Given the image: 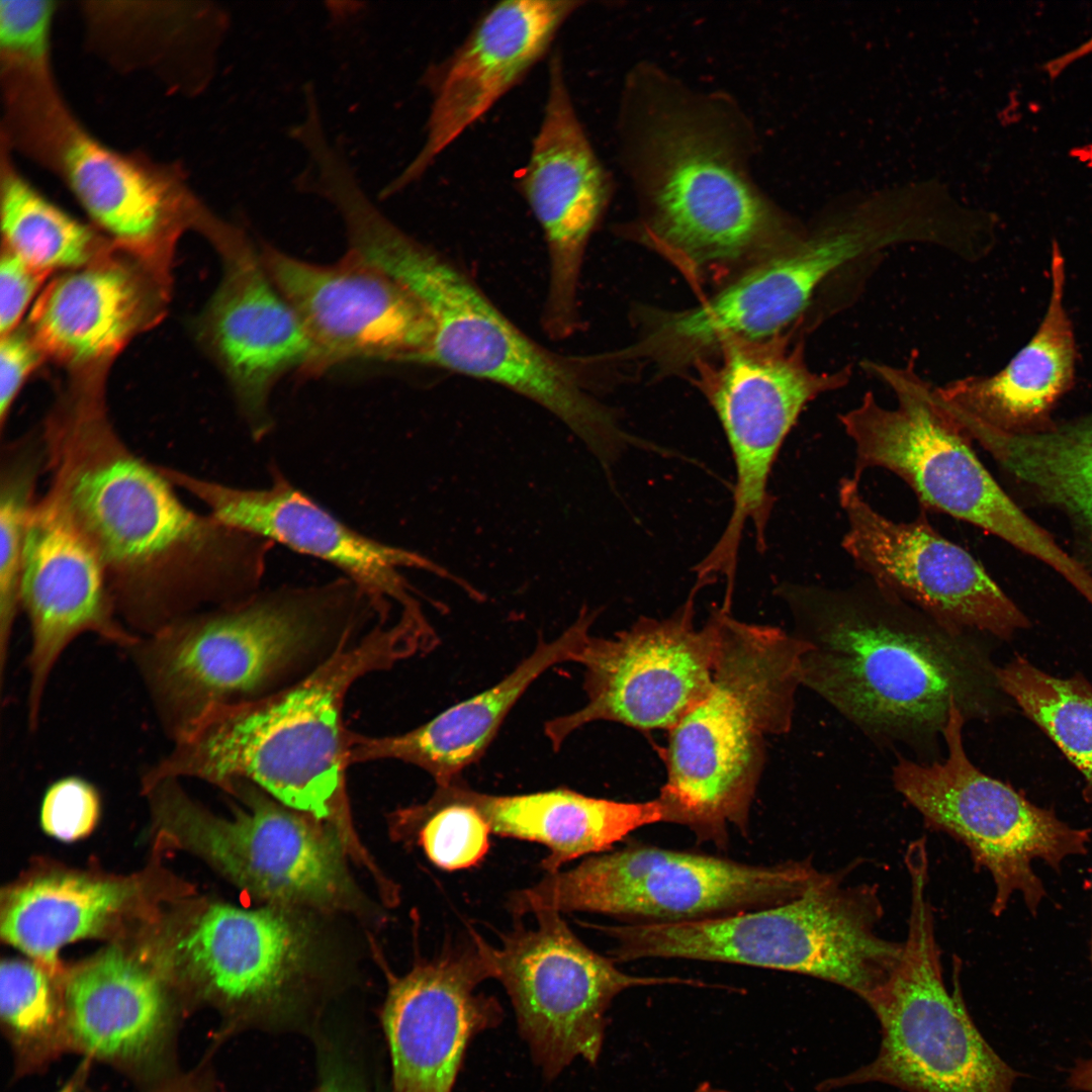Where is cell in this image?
I'll list each match as a JSON object with an SVG mask.
<instances>
[{"instance_id": "cell-25", "label": "cell", "mask_w": 1092, "mask_h": 1092, "mask_svg": "<svg viewBox=\"0 0 1092 1092\" xmlns=\"http://www.w3.org/2000/svg\"><path fill=\"white\" fill-rule=\"evenodd\" d=\"M216 247L224 273L202 318V338L260 441L273 426L271 391L287 372H309L312 345L247 235L236 226Z\"/></svg>"}, {"instance_id": "cell-39", "label": "cell", "mask_w": 1092, "mask_h": 1092, "mask_svg": "<svg viewBox=\"0 0 1092 1092\" xmlns=\"http://www.w3.org/2000/svg\"><path fill=\"white\" fill-rule=\"evenodd\" d=\"M58 3L48 0L0 1L1 70L51 68V39Z\"/></svg>"}, {"instance_id": "cell-40", "label": "cell", "mask_w": 1092, "mask_h": 1092, "mask_svg": "<svg viewBox=\"0 0 1092 1092\" xmlns=\"http://www.w3.org/2000/svg\"><path fill=\"white\" fill-rule=\"evenodd\" d=\"M99 813L100 799L96 789L84 779L66 777L47 790L40 807V823L55 838L75 841L94 829Z\"/></svg>"}, {"instance_id": "cell-32", "label": "cell", "mask_w": 1092, "mask_h": 1092, "mask_svg": "<svg viewBox=\"0 0 1092 1092\" xmlns=\"http://www.w3.org/2000/svg\"><path fill=\"white\" fill-rule=\"evenodd\" d=\"M1012 479L1068 521L1075 558L1092 574V414L1037 434H1009L977 420L959 421Z\"/></svg>"}, {"instance_id": "cell-23", "label": "cell", "mask_w": 1092, "mask_h": 1092, "mask_svg": "<svg viewBox=\"0 0 1092 1092\" xmlns=\"http://www.w3.org/2000/svg\"><path fill=\"white\" fill-rule=\"evenodd\" d=\"M583 5L576 0H506L485 9L460 46L425 74L432 101L421 150L380 192L419 180L437 158L549 53Z\"/></svg>"}, {"instance_id": "cell-42", "label": "cell", "mask_w": 1092, "mask_h": 1092, "mask_svg": "<svg viewBox=\"0 0 1092 1092\" xmlns=\"http://www.w3.org/2000/svg\"><path fill=\"white\" fill-rule=\"evenodd\" d=\"M43 355L32 338L16 331L1 337L0 423L1 431L11 406L28 375Z\"/></svg>"}, {"instance_id": "cell-8", "label": "cell", "mask_w": 1092, "mask_h": 1092, "mask_svg": "<svg viewBox=\"0 0 1092 1092\" xmlns=\"http://www.w3.org/2000/svg\"><path fill=\"white\" fill-rule=\"evenodd\" d=\"M2 144L53 173L111 243L164 279L182 232L210 210L179 171L94 136L66 104L53 73L1 80Z\"/></svg>"}, {"instance_id": "cell-35", "label": "cell", "mask_w": 1092, "mask_h": 1092, "mask_svg": "<svg viewBox=\"0 0 1092 1092\" xmlns=\"http://www.w3.org/2000/svg\"><path fill=\"white\" fill-rule=\"evenodd\" d=\"M1001 690L1059 747L1084 780L1092 804V684L1080 672L1062 677L1017 655L997 668Z\"/></svg>"}, {"instance_id": "cell-38", "label": "cell", "mask_w": 1092, "mask_h": 1092, "mask_svg": "<svg viewBox=\"0 0 1092 1092\" xmlns=\"http://www.w3.org/2000/svg\"><path fill=\"white\" fill-rule=\"evenodd\" d=\"M0 1010L3 1022L18 1039L46 1038L59 1015L49 973L39 965L20 960L2 962Z\"/></svg>"}, {"instance_id": "cell-9", "label": "cell", "mask_w": 1092, "mask_h": 1092, "mask_svg": "<svg viewBox=\"0 0 1092 1092\" xmlns=\"http://www.w3.org/2000/svg\"><path fill=\"white\" fill-rule=\"evenodd\" d=\"M866 361L864 370L886 383L897 404H880L872 391L839 415L854 447L852 478L884 468L904 480L920 504L977 526L1053 568L1075 589L1090 575L1052 535L1029 518L996 482L938 404L934 387L916 371Z\"/></svg>"}, {"instance_id": "cell-48", "label": "cell", "mask_w": 1092, "mask_h": 1092, "mask_svg": "<svg viewBox=\"0 0 1092 1092\" xmlns=\"http://www.w3.org/2000/svg\"><path fill=\"white\" fill-rule=\"evenodd\" d=\"M1091 963H1092V940H1091Z\"/></svg>"}, {"instance_id": "cell-6", "label": "cell", "mask_w": 1092, "mask_h": 1092, "mask_svg": "<svg viewBox=\"0 0 1092 1092\" xmlns=\"http://www.w3.org/2000/svg\"><path fill=\"white\" fill-rule=\"evenodd\" d=\"M365 259L419 301L431 325L419 364L498 384L562 421L600 462L615 458L628 436L589 392L596 357L563 355L514 324L455 262L394 223L367 240Z\"/></svg>"}, {"instance_id": "cell-22", "label": "cell", "mask_w": 1092, "mask_h": 1092, "mask_svg": "<svg viewBox=\"0 0 1092 1092\" xmlns=\"http://www.w3.org/2000/svg\"><path fill=\"white\" fill-rule=\"evenodd\" d=\"M20 610L30 629L26 714L31 731L38 727L53 670L73 641L93 634L128 651L142 638L119 618L97 555L49 492L36 500L28 522Z\"/></svg>"}, {"instance_id": "cell-33", "label": "cell", "mask_w": 1092, "mask_h": 1092, "mask_svg": "<svg viewBox=\"0 0 1092 1092\" xmlns=\"http://www.w3.org/2000/svg\"><path fill=\"white\" fill-rule=\"evenodd\" d=\"M129 882L52 874L10 891L1 912V935L56 974L60 949L105 930L130 905Z\"/></svg>"}, {"instance_id": "cell-10", "label": "cell", "mask_w": 1092, "mask_h": 1092, "mask_svg": "<svg viewBox=\"0 0 1092 1092\" xmlns=\"http://www.w3.org/2000/svg\"><path fill=\"white\" fill-rule=\"evenodd\" d=\"M911 885L906 940L891 975L863 1000L881 1026L879 1054L853 1072L826 1080L823 1090L882 1083L906 1092H1013L1018 1073L974 1023L958 971L945 986L928 898V857L905 860Z\"/></svg>"}, {"instance_id": "cell-13", "label": "cell", "mask_w": 1092, "mask_h": 1092, "mask_svg": "<svg viewBox=\"0 0 1092 1092\" xmlns=\"http://www.w3.org/2000/svg\"><path fill=\"white\" fill-rule=\"evenodd\" d=\"M966 721L953 706L943 732L944 759L927 763L899 757L893 784L929 827L963 843L975 867L991 875L995 916L1015 892L1035 915L1045 890L1032 860L1059 872L1066 857L1087 851L1090 831L1070 826L1053 810L980 770L965 749Z\"/></svg>"}, {"instance_id": "cell-16", "label": "cell", "mask_w": 1092, "mask_h": 1092, "mask_svg": "<svg viewBox=\"0 0 1092 1092\" xmlns=\"http://www.w3.org/2000/svg\"><path fill=\"white\" fill-rule=\"evenodd\" d=\"M535 928L517 926L498 947L478 933L490 977L504 986L520 1035L549 1080L582 1058L602 1052L607 1011L617 995L637 986L689 984L680 978L638 977L585 945L561 913L540 910Z\"/></svg>"}, {"instance_id": "cell-7", "label": "cell", "mask_w": 1092, "mask_h": 1092, "mask_svg": "<svg viewBox=\"0 0 1092 1092\" xmlns=\"http://www.w3.org/2000/svg\"><path fill=\"white\" fill-rule=\"evenodd\" d=\"M823 873L781 904L708 919L641 923L630 932L637 960L685 959L802 974L863 999L901 960L903 942L883 937L879 891Z\"/></svg>"}, {"instance_id": "cell-5", "label": "cell", "mask_w": 1092, "mask_h": 1092, "mask_svg": "<svg viewBox=\"0 0 1092 1092\" xmlns=\"http://www.w3.org/2000/svg\"><path fill=\"white\" fill-rule=\"evenodd\" d=\"M347 577L256 592L181 618L128 650L173 739L208 706L246 695L371 612Z\"/></svg>"}, {"instance_id": "cell-11", "label": "cell", "mask_w": 1092, "mask_h": 1092, "mask_svg": "<svg viewBox=\"0 0 1092 1092\" xmlns=\"http://www.w3.org/2000/svg\"><path fill=\"white\" fill-rule=\"evenodd\" d=\"M823 872L809 859L751 864L705 853L630 843L547 874L509 899L513 914L586 911L666 923L714 918L789 901Z\"/></svg>"}, {"instance_id": "cell-37", "label": "cell", "mask_w": 1092, "mask_h": 1092, "mask_svg": "<svg viewBox=\"0 0 1092 1092\" xmlns=\"http://www.w3.org/2000/svg\"><path fill=\"white\" fill-rule=\"evenodd\" d=\"M397 829L418 833L429 859L446 871L478 864L489 849L491 830L472 806L459 802L435 803L397 812Z\"/></svg>"}, {"instance_id": "cell-26", "label": "cell", "mask_w": 1092, "mask_h": 1092, "mask_svg": "<svg viewBox=\"0 0 1092 1092\" xmlns=\"http://www.w3.org/2000/svg\"><path fill=\"white\" fill-rule=\"evenodd\" d=\"M290 907H203L173 946L175 964L200 993L252 1015L283 1005L306 971L308 926Z\"/></svg>"}, {"instance_id": "cell-3", "label": "cell", "mask_w": 1092, "mask_h": 1092, "mask_svg": "<svg viewBox=\"0 0 1092 1092\" xmlns=\"http://www.w3.org/2000/svg\"><path fill=\"white\" fill-rule=\"evenodd\" d=\"M353 628L324 662L292 686L255 699L208 706L173 740L143 778H196L231 793L241 782L259 786L291 809L333 827L347 851L372 863L353 829L345 769L351 732L342 714L360 677L427 651L423 634L402 619L380 624L357 643Z\"/></svg>"}, {"instance_id": "cell-46", "label": "cell", "mask_w": 1092, "mask_h": 1092, "mask_svg": "<svg viewBox=\"0 0 1092 1092\" xmlns=\"http://www.w3.org/2000/svg\"><path fill=\"white\" fill-rule=\"evenodd\" d=\"M695 1092H729V1091L714 1087L709 1083H702L701 1085H699V1087L696 1089Z\"/></svg>"}, {"instance_id": "cell-15", "label": "cell", "mask_w": 1092, "mask_h": 1092, "mask_svg": "<svg viewBox=\"0 0 1092 1092\" xmlns=\"http://www.w3.org/2000/svg\"><path fill=\"white\" fill-rule=\"evenodd\" d=\"M789 339L779 334L726 341L718 348V363L700 369L699 386L721 423L736 473L730 519L704 559L717 573H735L748 523L754 527L758 548H763L772 506L768 480L788 434L807 403L844 387L852 376L851 364L833 372L812 371L805 361L804 342L791 347Z\"/></svg>"}, {"instance_id": "cell-30", "label": "cell", "mask_w": 1092, "mask_h": 1092, "mask_svg": "<svg viewBox=\"0 0 1092 1092\" xmlns=\"http://www.w3.org/2000/svg\"><path fill=\"white\" fill-rule=\"evenodd\" d=\"M430 800L468 804L491 833L543 844L548 854L541 864L547 874L557 873L575 858L606 852L641 827L663 822L657 798L620 802L564 788L497 796L473 791L458 779L437 787Z\"/></svg>"}, {"instance_id": "cell-43", "label": "cell", "mask_w": 1092, "mask_h": 1092, "mask_svg": "<svg viewBox=\"0 0 1092 1092\" xmlns=\"http://www.w3.org/2000/svg\"><path fill=\"white\" fill-rule=\"evenodd\" d=\"M314 1092H366L362 1084L342 1063L325 1061Z\"/></svg>"}, {"instance_id": "cell-36", "label": "cell", "mask_w": 1092, "mask_h": 1092, "mask_svg": "<svg viewBox=\"0 0 1092 1092\" xmlns=\"http://www.w3.org/2000/svg\"><path fill=\"white\" fill-rule=\"evenodd\" d=\"M46 470L41 435L2 447L0 462V673L4 680L14 622L20 611V578L35 489Z\"/></svg>"}, {"instance_id": "cell-31", "label": "cell", "mask_w": 1092, "mask_h": 1092, "mask_svg": "<svg viewBox=\"0 0 1092 1092\" xmlns=\"http://www.w3.org/2000/svg\"><path fill=\"white\" fill-rule=\"evenodd\" d=\"M64 1005L73 1041L101 1059L145 1052L161 1032L167 1007L158 978L115 948L73 972Z\"/></svg>"}, {"instance_id": "cell-18", "label": "cell", "mask_w": 1092, "mask_h": 1092, "mask_svg": "<svg viewBox=\"0 0 1092 1092\" xmlns=\"http://www.w3.org/2000/svg\"><path fill=\"white\" fill-rule=\"evenodd\" d=\"M838 500L847 524L841 546L879 587L956 632L1010 640L1030 626L983 565L924 517L908 523L888 519L852 477L840 480Z\"/></svg>"}, {"instance_id": "cell-4", "label": "cell", "mask_w": 1092, "mask_h": 1092, "mask_svg": "<svg viewBox=\"0 0 1092 1092\" xmlns=\"http://www.w3.org/2000/svg\"><path fill=\"white\" fill-rule=\"evenodd\" d=\"M719 646L711 688L668 730L666 780L656 797L663 822L726 847L730 827L746 834L768 736L787 733L807 641L747 623L719 608Z\"/></svg>"}, {"instance_id": "cell-45", "label": "cell", "mask_w": 1092, "mask_h": 1092, "mask_svg": "<svg viewBox=\"0 0 1092 1092\" xmlns=\"http://www.w3.org/2000/svg\"><path fill=\"white\" fill-rule=\"evenodd\" d=\"M1068 1083L1075 1090L1092 1092V1057L1076 1064L1071 1070Z\"/></svg>"}, {"instance_id": "cell-29", "label": "cell", "mask_w": 1092, "mask_h": 1092, "mask_svg": "<svg viewBox=\"0 0 1092 1092\" xmlns=\"http://www.w3.org/2000/svg\"><path fill=\"white\" fill-rule=\"evenodd\" d=\"M1051 259L1048 308L1028 343L993 375L967 376L935 387L953 410L1009 434L1052 429V411L1073 382L1075 339L1064 304L1065 259L1057 243Z\"/></svg>"}, {"instance_id": "cell-14", "label": "cell", "mask_w": 1092, "mask_h": 1092, "mask_svg": "<svg viewBox=\"0 0 1092 1092\" xmlns=\"http://www.w3.org/2000/svg\"><path fill=\"white\" fill-rule=\"evenodd\" d=\"M161 825L236 885L278 906L325 910L356 909L360 901L345 862L338 832L306 813L291 809L251 783L232 794L248 809L230 819L197 806L178 784L165 779L146 789Z\"/></svg>"}, {"instance_id": "cell-20", "label": "cell", "mask_w": 1092, "mask_h": 1092, "mask_svg": "<svg viewBox=\"0 0 1092 1092\" xmlns=\"http://www.w3.org/2000/svg\"><path fill=\"white\" fill-rule=\"evenodd\" d=\"M270 279L299 317L312 345L309 372L352 360L420 363L431 325L399 283L349 250L331 266L260 251Z\"/></svg>"}, {"instance_id": "cell-19", "label": "cell", "mask_w": 1092, "mask_h": 1092, "mask_svg": "<svg viewBox=\"0 0 1092 1092\" xmlns=\"http://www.w3.org/2000/svg\"><path fill=\"white\" fill-rule=\"evenodd\" d=\"M550 57L542 118L516 185L547 246L542 327L552 339L563 340L580 325L582 261L608 203L610 180L575 110L562 57L558 51Z\"/></svg>"}, {"instance_id": "cell-47", "label": "cell", "mask_w": 1092, "mask_h": 1092, "mask_svg": "<svg viewBox=\"0 0 1092 1092\" xmlns=\"http://www.w3.org/2000/svg\"><path fill=\"white\" fill-rule=\"evenodd\" d=\"M59 1092H79L74 1083L67 1084Z\"/></svg>"}, {"instance_id": "cell-2", "label": "cell", "mask_w": 1092, "mask_h": 1092, "mask_svg": "<svg viewBox=\"0 0 1092 1092\" xmlns=\"http://www.w3.org/2000/svg\"><path fill=\"white\" fill-rule=\"evenodd\" d=\"M807 641L802 686L867 734L911 745L943 740L950 710L990 720L1013 704L968 632L952 631L868 581L780 589Z\"/></svg>"}, {"instance_id": "cell-44", "label": "cell", "mask_w": 1092, "mask_h": 1092, "mask_svg": "<svg viewBox=\"0 0 1092 1092\" xmlns=\"http://www.w3.org/2000/svg\"><path fill=\"white\" fill-rule=\"evenodd\" d=\"M1090 54H1092V36L1074 49L1048 61L1043 66V70L1054 79L1060 76L1072 64Z\"/></svg>"}, {"instance_id": "cell-21", "label": "cell", "mask_w": 1092, "mask_h": 1092, "mask_svg": "<svg viewBox=\"0 0 1092 1092\" xmlns=\"http://www.w3.org/2000/svg\"><path fill=\"white\" fill-rule=\"evenodd\" d=\"M164 473L220 522L340 569L366 596L380 624H385L394 603L401 608L400 614L424 615L402 568L446 574L415 551L353 529L293 485L275 466L270 485L261 488L232 486L170 467H165Z\"/></svg>"}, {"instance_id": "cell-24", "label": "cell", "mask_w": 1092, "mask_h": 1092, "mask_svg": "<svg viewBox=\"0 0 1092 1092\" xmlns=\"http://www.w3.org/2000/svg\"><path fill=\"white\" fill-rule=\"evenodd\" d=\"M469 935L389 984L381 1021L393 1092H452L472 1038L503 1020L496 998L476 991L491 977L475 930Z\"/></svg>"}, {"instance_id": "cell-41", "label": "cell", "mask_w": 1092, "mask_h": 1092, "mask_svg": "<svg viewBox=\"0 0 1092 1092\" xmlns=\"http://www.w3.org/2000/svg\"><path fill=\"white\" fill-rule=\"evenodd\" d=\"M46 276L3 248L0 263L1 337L15 331Z\"/></svg>"}, {"instance_id": "cell-27", "label": "cell", "mask_w": 1092, "mask_h": 1092, "mask_svg": "<svg viewBox=\"0 0 1092 1092\" xmlns=\"http://www.w3.org/2000/svg\"><path fill=\"white\" fill-rule=\"evenodd\" d=\"M595 617L584 608L560 636L551 641L540 639L533 652L497 684L411 731L382 737L352 732L349 764L401 760L426 770L437 787L449 786L483 755L510 711L542 673L575 660Z\"/></svg>"}, {"instance_id": "cell-28", "label": "cell", "mask_w": 1092, "mask_h": 1092, "mask_svg": "<svg viewBox=\"0 0 1092 1092\" xmlns=\"http://www.w3.org/2000/svg\"><path fill=\"white\" fill-rule=\"evenodd\" d=\"M155 303L139 268L108 254L54 279L29 316L42 354L71 367L116 355L150 323Z\"/></svg>"}, {"instance_id": "cell-12", "label": "cell", "mask_w": 1092, "mask_h": 1092, "mask_svg": "<svg viewBox=\"0 0 1092 1092\" xmlns=\"http://www.w3.org/2000/svg\"><path fill=\"white\" fill-rule=\"evenodd\" d=\"M689 113L668 109L645 125L642 179L651 237L694 270L796 242L801 235L758 195L729 143Z\"/></svg>"}, {"instance_id": "cell-17", "label": "cell", "mask_w": 1092, "mask_h": 1092, "mask_svg": "<svg viewBox=\"0 0 1092 1092\" xmlns=\"http://www.w3.org/2000/svg\"><path fill=\"white\" fill-rule=\"evenodd\" d=\"M671 616L639 618L613 637L589 634L575 661L586 702L545 723L554 749L580 727L610 721L639 731L670 730L709 692L719 646V608L697 627L695 594Z\"/></svg>"}, {"instance_id": "cell-1", "label": "cell", "mask_w": 1092, "mask_h": 1092, "mask_svg": "<svg viewBox=\"0 0 1092 1092\" xmlns=\"http://www.w3.org/2000/svg\"><path fill=\"white\" fill-rule=\"evenodd\" d=\"M48 492L97 555L117 614L141 637L256 592L272 542L186 506L123 442L96 392L71 395L41 432Z\"/></svg>"}, {"instance_id": "cell-34", "label": "cell", "mask_w": 1092, "mask_h": 1092, "mask_svg": "<svg viewBox=\"0 0 1092 1092\" xmlns=\"http://www.w3.org/2000/svg\"><path fill=\"white\" fill-rule=\"evenodd\" d=\"M1 229L4 248L33 269L85 267L107 253L96 232L42 194L13 163L2 144L0 164Z\"/></svg>"}]
</instances>
